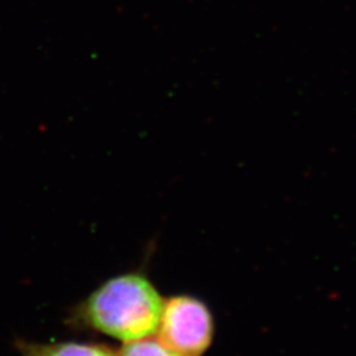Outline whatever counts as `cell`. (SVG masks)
Segmentation results:
<instances>
[{
	"label": "cell",
	"mask_w": 356,
	"mask_h": 356,
	"mask_svg": "<svg viewBox=\"0 0 356 356\" xmlns=\"http://www.w3.org/2000/svg\"><path fill=\"white\" fill-rule=\"evenodd\" d=\"M164 298L140 272H128L102 282L69 316V325L129 343L153 337Z\"/></svg>",
	"instance_id": "1"
},
{
	"label": "cell",
	"mask_w": 356,
	"mask_h": 356,
	"mask_svg": "<svg viewBox=\"0 0 356 356\" xmlns=\"http://www.w3.org/2000/svg\"><path fill=\"white\" fill-rule=\"evenodd\" d=\"M157 338L184 356H202L211 347L216 322L207 304L191 294L164 300Z\"/></svg>",
	"instance_id": "2"
},
{
	"label": "cell",
	"mask_w": 356,
	"mask_h": 356,
	"mask_svg": "<svg viewBox=\"0 0 356 356\" xmlns=\"http://www.w3.org/2000/svg\"><path fill=\"white\" fill-rule=\"evenodd\" d=\"M19 356H118L110 346L92 342H26L16 344Z\"/></svg>",
	"instance_id": "3"
},
{
	"label": "cell",
	"mask_w": 356,
	"mask_h": 356,
	"mask_svg": "<svg viewBox=\"0 0 356 356\" xmlns=\"http://www.w3.org/2000/svg\"><path fill=\"white\" fill-rule=\"evenodd\" d=\"M118 356H184L172 350L159 338L149 337L140 341L124 343L118 351Z\"/></svg>",
	"instance_id": "4"
}]
</instances>
